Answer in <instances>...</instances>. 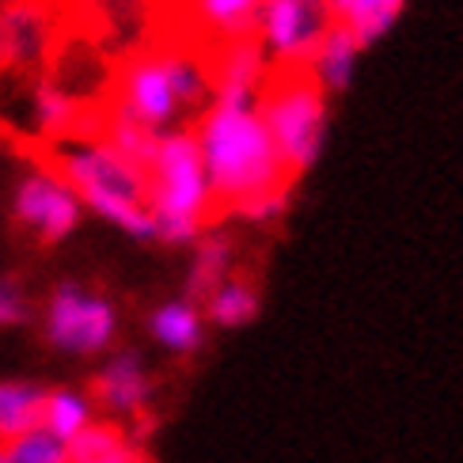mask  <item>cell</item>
Here are the masks:
<instances>
[{"label":"cell","mask_w":463,"mask_h":463,"mask_svg":"<svg viewBox=\"0 0 463 463\" xmlns=\"http://www.w3.org/2000/svg\"><path fill=\"white\" fill-rule=\"evenodd\" d=\"M361 53L364 46L357 43V38L331 24L326 27V34L319 38V46L312 53V61H307V76L326 91V95H342L345 88L354 84V76H357V65H361Z\"/></svg>","instance_id":"7c38bea8"},{"label":"cell","mask_w":463,"mask_h":463,"mask_svg":"<svg viewBox=\"0 0 463 463\" xmlns=\"http://www.w3.org/2000/svg\"><path fill=\"white\" fill-rule=\"evenodd\" d=\"M69 463H148V459H145V452L137 449V440L126 437L122 445H114V449H107V452H99V456H88V459H69Z\"/></svg>","instance_id":"603a6c76"},{"label":"cell","mask_w":463,"mask_h":463,"mask_svg":"<svg viewBox=\"0 0 463 463\" xmlns=\"http://www.w3.org/2000/svg\"><path fill=\"white\" fill-rule=\"evenodd\" d=\"M31 316V300L15 278H0V326H19Z\"/></svg>","instance_id":"7402d4cb"},{"label":"cell","mask_w":463,"mask_h":463,"mask_svg":"<svg viewBox=\"0 0 463 463\" xmlns=\"http://www.w3.org/2000/svg\"><path fill=\"white\" fill-rule=\"evenodd\" d=\"M95 399L80 388H53L46 392V402H43V430H50L57 440H69L88 430L95 421Z\"/></svg>","instance_id":"d6986e66"},{"label":"cell","mask_w":463,"mask_h":463,"mask_svg":"<svg viewBox=\"0 0 463 463\" xmlns=\"http://www.w3.org/2000/svg\"><path fill=\"white\" fill-rule=\"evenodd\" d=\"M46 388L27 380H0V445L43 426Z\"/></svg>","instance_id":"e0dca14e"},{"label":"cell","mask_w":463,"mask_h":463,"mask_svg":"<svg viewBox=\"0 0 463 463\" xmlns=\"http://www.w3.org/2000/svg\"><path fill=\"white\" fill-rule=\"evenodd\" d=\"M50 164L80 194L84 209L133 240H156L148 213V179L137 160L114 148L99 129H76L50 145Z\"/></svg>","instance_id":"7a4b0ae2"},{"label":"cell","mask_w":463,"mask_h":463,"mask_svg":"<svg viewBox=\"0 0 463 463\" xmlns=\"http://www.w3.org/2000/svg\"><path fill=\"white\" fill-rule=\"evenodd\" d=\"M43 331L50 345L72 357L103 354L118 338V307L107 297L88 293L84 285L65 281L57 285L43 307Z\"/></svg>","instance_id":"8992f818"},{"label":"cell","mask_w":463,"mask_h":463,"mask_svg":"<svg viewBox=\"0 0 463 463\" xmlns=\"http://www.w3.org/2000/svg\"><path fill=\"white\" fill-rule=\"evenodd\" d=\"M12 217L15 224L31 232L38 243H61L69 240L84 221V202L69 186V179L50 160L31 167L15 183L12 194Z\"/></svg>","instance_id":"52a82bcc"},{"label":"cell","mask_w":463,"mask_h":463,"mask_svg":"<svg viewBox=\"0 0 463 463\" xmlns=\"http://www.w3.org/2000/svg\"><path fill=\"white\" fill-rule=\"evenodd\" d=\"M145 179L152 228L164 243H194L209 228V221L221 213L190 126L160 133L145 164Z\"/></svg>","instance_id":"277c9868"},{"label":"cell","mask_w":463,"mask_h":463,"mask_svg":"<svg viewBox=\"0 0 463 463\" xmlns=\"http://www.w3.org/2000/svg\"><path fill=\"white\" fill-rule=\"evenodd\" d=\"M31 126L38 137H46L53 145V141L69 137V133L84 129V107L65 84L38 80L31 91Z\"/></svg>","instance_id":"5bb4252c"},{"label":"cell","mask_w":463,"mask_h":463,"mask_svg":"<svg viewBox=\"0 0 463 463\" xmlns=\"http://www.w3.org/2000/svg\"><path fill=\"white\" fill-rule=\"evenodd\" d=\"M209 171V186L221 213H247L255 202L293 190L274 137L262 122L259 95H209L190 126Z\"/></svg>","instance_id":"6da1fadb"},{"label":"cell","mask_w":463,"mask_h":463,"mask_svg":"<svg viewBox=\"0 0 463 463\" xmlns=\"http://www.w3.org/2000/svg\"><path fill=\"white\" fill-rule=\"evenodd\" d=\"M269 61L255 34L228 38L217 43V53L209 57V80H213V95H259L262 84L269 80Z\"/></svg>","instance_id":"8fae6325"},{"label":"cell","mask_w":463,"mask_h":463,"mask_svg":"<svg viewBox=\"0 0 463 463\" xmlns=\"http://www.w3.org/2000/svg\"><path fill=\"white\" fill-rule=\"evenodd\" d=\"M0 463H5V445H0Z\"/></svg>","instance_id":"cb8c5ba5"},{"label":"cell","mask_w":463,"mask_h":463,"mask_svg":"<svg viewBox=\"0 0 463 463\" xmlns=\"http://www.w3.org/2000/svg\"><path fill=\"white\" fill-rule=\"evenodd\" d=\"M228 266H232L228 240L217 236V232H202V236L194 240V262H190V278H186L190 300H202L209 288L221 285L228 278Z\"/></svg>","instance_id":"ffe728a7"},{"label":"cell","mask_w":463,"mask_h":463,"mask_svg":"<svg viewBox=\"0 0 463 463\" xmlns=\"http://www.w3.org/2000/svg\"><path fill=\"white\" fill-rule=\"evenodd\" d=\"M5 463H69V445L50 430H31L5 445Z\"/></svg>","instance_id":"44dd1931"},{"label":"cell","mask_w":463,"mask_h":463,"mask_svg":"<svg viewBox=\"0 0 463 463\" xmlns=\"http://www.w3.org/2000/svg\"><path fill=\"white\" fill-rule=\"evenodd\" d=\"M53 50V15L38 0H5L0 5V69L27 72Z\"/></svg>","instance_id":"9c48e42d"},{"label":"cell","mask_w":463,"mask_h":463,"mask_svg":"<svg viewBox=\"0 0 463 463\" xmlns=\"http://www.w3.org/2000/svg\"><path fill=\"white\" fill-rule=\"evenodd\" d=\"M202 312L213 326H224V331H236V326L255 323L259 316V293L240 278H224L221 285H213L202 297Z\"/></svg>","instance_id":"ac0fdd59"},{"label":"cell","mask_w":463,"mask_h":463,"mask_svg":"<svg viewBox=\"0 0 463 463\" xmlns=\"http://www.w3.org/2000/svg\"><path fill=\"white\" fill-rule=\"evenodd\" d=\"M213 95L209 61L186 50H148L122 65L110 95V114L152 133L183 129Z\"/></svg>","instance_id":"3957f363"},{"label":"cell","mask_w":463,"mask_h":463,"mask_svg":"<svg viewBox=\"0 0 463 463\" xmlns=\"http://www.w3.org/2000/svg\"><path fill=\"white\" fill-rule=\"evenodd\" d=\"M91 399H95V407H103L107 414H118V418L145 414L152 399V376L145 369L141 354H133V350L110 354L103 361V369L95 373Z\"/></svg>","instance_id":"30bf717a"},{"label":"cell","mask_w":463,"mask_h":463,"mask_svg":"<svg viewBox=\"0 0 463 463\" xmlns=\"http://www.w3.org/2000/svg\"><path fill=\"white\" fill-rule=\"evenodd\" d=\"M262 0H190V15L202 34L213 43H228V38H243L255 31Z\"/></svg>","instance_id":"2e32d148"},{"label":"cell","mask_w":463,"mask_h":463,"mask_svg":"<svg viewBox=\"0 0 463 463\" xmlns=\"http://www.w3.org/2000/svg\"><path fill=\"white\" fill-rule=\"evenodd\" d=\"M323 5L331 12V24L345 27L364 50H369L380 43V38L392 34L402 8H407V0H323Z\"/></svg>","instance_id":"4fadbf2b"},{"label":"cell","mask_w":463,"mask_h":463,"mask_svg":"<svg viewBox=\"0 0 463 463\" xmlns=\"http://www.w3.org/2000/svg\"><path fill=\"white\" fill-rule=\"evenodd\" d=\"M259 110L288 175L300 179L312 171L331 129V95L307 76V69H274L259 91Z\"/></svg>","instance_id":"5b68a950"},{"label":"cell","mask_w":463,"mask_h":463,"mask_svg":"<svg viewBox=\"0 0 463 463\" xmlns=\"http://www.w3.org/2000/svg\"><path fill=\"white\" fill-rule=\"evenodd\" d=\"M148 331L167 354H194L205 338V312L198 300H167L148 316Z\"/></svg>","instance_id":"9a60e30c"},{"label":"cell","mask_w":463,"mask_h":463,"mask_svg":"<svg viewBox=\"0 0 463 463\" xmlns=\"http://www.w3.org/2000/svg\"><path fill=\"white\" fill-rule=\"evenodd\" d=\"M331 27L323 0H262L255 19V43L269 69H307L319 38Z\"/></svg>","instance_id":"ba28073f"}]
</instances>
